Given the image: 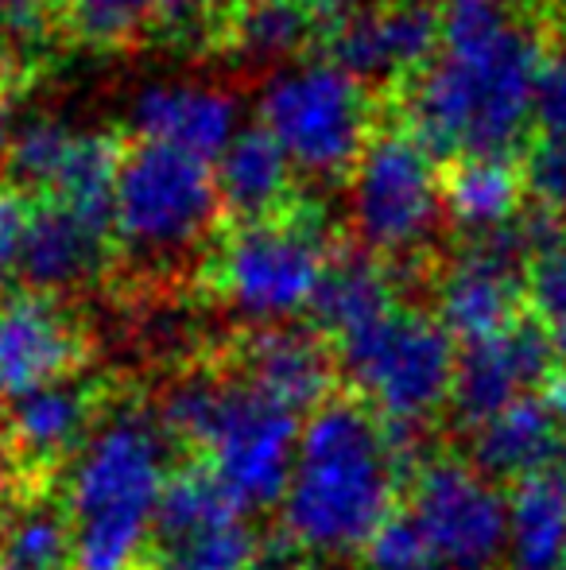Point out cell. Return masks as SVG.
Instances as JSON below:
<instances>
[{"mask_svg": "<svg viewBox=\"0 0 566 570\" xmlns=\"http://www.w3.org/2000/svg\"><path fill=\"white\" fill-rule=\"evenodd\" d=\"M416 570H446L443 563H435V559H427V563L424 567H416Z\"/></svg>", "mask_w": 566, "mask_h": 570, "instance_id": "f35d334b", "label": "cell"}, {"mask_svg": "<svg viewBox=\"0 0 566 570\" xmlns=\"http://www.w3.org/2000/svg\"><path fill=\"white\" fill-rule=\"evenodd\" d=\"M132 125L148 144L218 159L241 132L237 98L202 82H151L132 98Z\"/></svg>", "mask_w": 566, "mask_h": 570, "instance_id": "2e32d148", "label": "cell"}, {"mask_svg": "<svg viewBox=\"0 0 566 570\" xmlns=\"http://www.w3.org/2000/svg\"><path fill=\"white\" fill-rule=\"evenodd\" d=\"M443 51V4L385 0L346 12L330 31V62L357 82L424 75Z\"/></svg>", "mask_w": 566, "mask_h": 570, "instance_id": "4fadbf2b", "label": "cell"}, {"mask_svg": "<svg viewBox=\"0 0 566 570\" xmlns=\"http://www.w3.org/2000/svg\"><path fill=\"white\" fill-rule=\"evenodd\" d=\"M218 0H156V12L163 16L167 23H195L202 20Z\"/></svg>", "mask_w": 566, "mask_h": 570, "instance_id": "e575fe53", "label": "cell"}, {"mask_svg": "<svg viewBox=\"0 0 566 570\" xmlns=\"http://www.w3.org/2000/svg\"><path fill=\"white\" fill-rule=\"evenodd\" d=\"M393 311H396V284L385 264L369 253H346L330 261L307 315L318 326V334L346 342L354 334L377 326Z\"/></svg>", "mask_w": 566, "mask_h": 570, "instance_id": "7402d4cb", "label": "cell"}, {"mask_svg": "<svg viewBox=\"0 0 566 570\" xmlns=\"http://www.w3.org/2000/svg\"><path fill=\"white\" fill-rule=\"evenodd\" d=\"M98 400L86 384H51L16 400L8 412V443L23 465H51L78 454L93 435Z\"/></svg>", "mask_w": 566, "mask_h": 570, "instance_id": "d6986e66", "label": "cell"}, {"mask_svg": "<svg viewBox=\"0 0 566 570\" xmlns=\"http://www.w3.org/2000/svg\"><path fill=\"white\" fill-rule=\"evenodd\" d=\"M109 233H113L109 214L78 210V206L54 203V198L47 206H36L20 279H28L31 292L39 295L90 284L106 268Z\"/></svg>", "mask_w": 566, "mask_h": 570, "instance_id": "e0dca14e", "label": "cell"}, {"mask_svg": "<svg viewBox=\"0 0 566 570\" xmlns=\"http://www.w3.org/2000/svg\"><path fill=\"white\" fill-rule=\"evenodd\" d=\"M12 485H8V478H4V470H0V535H4V528H8V520H12Z\"/></svg>", "mask_w": 566, "mask_h": 570, "instance_id": "8d00e7d4", "label": "cell"}, {"mask_svg": "<svg viewBox=\"0 0 566 570\" xmlns=\"http://www.w3.org/2000/svg\"><path fill=\"white\" fill-rule=\"evenodd\" d=\"M151 548L163 570H257L260 540L206 465L171 473Z\"/></svg>", "mask_w": 566, "mask_h": 570, "instance_id": "8fae6325", "label": "cell"}, {"mask_svg": "<svg viewBox=\"0 0 566 570\" xmlns=\"http://www.w3.org/2000/svg\"><path fill=\"white\" fill-rule=\"evenodd\" d=\"M544 407L552 412V420H555V428H559V439L566 443V373H555V376H547V384H544Z\"/></svg>", "mask_w": 566, "mask_h": 570, "instance_id": "d590c367", "label": "cell"}, {"mask_svg": "<svg viewBox=\"0 0 566 570\" xmlns=\"http://www.w3.org/2000/svg\"><path fill=\"white\" fill-rule=\"evenodd\" d=\"M524 264H532L520 229L505 226L489 237H477L461 256L446 264L435 292V311L443 331L454 342H485L516 326L524 299Z\"/></svg>", "mask_w": 566, "mask_h": 570, "instance_id": "7c38bea8", "label": "cell"}, {"mask_svg": "<svg viewBox=\"0 0 566 570\" xmlns=\"http://www.w3.org/2000/svg\"><path fill=\"white\" fill-rule=\"evenodd\" d=\"M430 559L424 535L411 517H393L369 543H365V567L369 570H416Z\"/></svg>", "mask_w": 566, "mask_h": 570, "instance_id": "4dcf8cb0", "label": "cell"}, {"mask_svg": "<svg viewBox=\"0 0 566 570\" xmlns=\"http://www.w3.org/2000/svg\"><path fill=\"white\" fill-rule=\"evenodd\" d=\"M299 415L260 396L245 381H221L214 407L195 439L206 470L241 509L284 501L299 458Z\"/></svg>", "mask_w": 566, "mask_h": 570, "instance_id": "9c48e42d", "label": "cell"}, {"mask_svg": "<svg viewBox=\"0 0 566 570\" xmlns=\"http://www.w3.org/2000/svg\"><path fill=\"white\" fill-rule=\"evenodd\" d=\"M75 535L67 509L51 501H31L12 512L0 535V570H70Z\"/></svg>", "mask_w": 566, "mask_h": 570, "instance_id": "484cf974", "label": "cell"}, {"mask_svg": "<svg viewBox=\"0 0 566 570\" xmlns=\"http://www.w3.org/2000/svg\"><path fill=\"white\" fill-rule=\"evenodd\" d=\"M524 195V179L505 156H469L458 159L450 179L443 183L446 214L461 229L489 237L516 222Z\"/></svg>", "mask_w": 566, "mask_h": 570, "instance_id": "cb8c5ba5", "label": "cell"}, {"mask_svg": "<svg viewBox=\"0 0 566 570\" xmlns=\"http://www.w3.org/2000/svg\"><path fill=\"white\" fill-rule=\"evenodd\" d=\"M408 517L446 570H497L508 551V497L458 458L419 465Z\"/></svg>", "mask_w": 566, "mask_h": 570, "instance_id": "30bf717a", "label": "cell"}, {"mask_svg": "<svg viewBox=\"0 0 566 570\" xmlns=\"http://www.w3.org/2000/svg\"><path fill=\"white\" fill-rule=\"evenodd\" d=\"M400 478L385 423L361 400H326L302 423L284 493V532L302 551L322 556L365 548L393 520Z\"/></svg>", "mask_w": 566, "mask_h": 570, "instance_id": "7a4b0ae2", "label": "cell"}, {"mask_svg": "<svg viewBox=\"0 0 566 570\" xmlns=\"http://www.w3.org/2000/svg\"><path fill=\"white\" fill-rule=\"evenodd\" d=\"M167 431L140 407H117L70 458V570H137L167 493Z\"/></svg>", "mask_w": 566, "mask_h": 570, "instance_id": "3957f363", "label": "cell"}, {"mask_svg": "<svg viewBox=\"0 0 566 570\" xmlns=\"http://www.w3.org/2000/svg\"><path fill=\"white\" fill-rule=\"evenodd\" d=\"M563 439L552 412L539 396H524L520 404L493 415L485 428L474 431V465L489 481H528L559 465Z\"/></svg>", "mask_w": 566, "mask_h": 570, "instance_id": "44dd1931", "label": "cell"}, {"mask_svg": "<svg viewBox=\"0 0 566 570\" xmlns=\"http://www.w3.org/2000/svg\"><path fill=\"white\" fill-rule=\"evenodd\" d=\"M218 206V183L206 159L143 140L117 175L113 233L143 261H175L214 229Z\"/></svg>", "mask_w": 566, "mask_h": 570, "instance_id": "52a82bcc", "label": "cell"}, {"mask_svg": "<svg viewBox=\"0 0 566 570\" xmlns=\"http://www.w3.org/2000/svg\"><path fill=\"white\" fill-rule=\"evenodd\" d=\"M341 345V368L357 400L393 428H424L450 404L458 350L443 323L419 311H393Z\"/></svg>", "mask_w": 566, "mask_h": 570, "instance_id": "5b68a950", "label": "cell"}, {"mask_svg": "<svg viewBox=\"0 0 566 570\" xmlns=\"http://www.w3.org/2000/svg\"><path fill=\"white\" fill-rule=\"evenodd\" d=\"M446 214L435 156L411 132H377L349 171V226L369 256H411Z\"/></svg>", "mask_w": 566, "mask_h": 570, "instance_id": "ba28073f", "label": "cell"}, {"mask_svg": "<svg viewBox=\"0 0 566 570\" xmlns=\"http://www.w3.org/2000/svg\"><path fill=\"white\" fill-rule=\"evenodd\" d=\"M544 62L539 36L500 0H443V51L408 90L411 136L430 156H505Z\"/></svg>", "mask_w": 566, "mask_h": 570, "instance_id": "6da1fadb", "label": "cell"}, {"mask_svg": "<svg viewBox=\"0 0 566 570\" xmlns=\"http://www.w3.org/2000/svg\"><path fill=\"white\" fill-rule=\"evenodd\" d=\"M151 12H156V0H70L75 31L101 47L132 39Z\"/></svg>", "mask_w": 566, "mask_h": 570, "instance_id": "f1b7e54d", "label": "cell"}, {"mask_svg": "<svg viewBox=\"0 0 566 570\" xmlns=\"http://www.w3.org/2000/svg\"><path fill=\"white\" fill-rule=\"evenodd\" d=\"M82 353V331L54 295L20 292L0 299V400L16 404L62 384Z\"/></svg>", "mask_w": 566, "mask_h": 570, "instance_id": "5bb4252c", "label": "cell"}, {"mask_svg": "<svg viewBox=\"0 0 566 570\" xmlns=\"http://www.w3.org/2000/svg\"><path fill=\"white\" fill-rule=\"evenodd\" d=\"M310 36H315V8L302 0H241L229 20V39L252 62L291 67Z\"/></svg>", "mask_w": 566, "mask_h": 570, "instance_id": "d4e9b609", "label": "cell"}, {"mask_svg": "<svg viewBox=\"0 0 566 570\" xmlns=\"http://www.w3.org/2000/svg\"><path fill=\"white\" fill-rule=\"evenodd\" d=\"M47 28L43 0H0V31L16 43H31Z\"/></svg>", "mask_w": 566, "mask_h": 570, "instance_id": "836d02e7", "label": "cell"}, {"mask_svg": "<svg viewBox=\"0 0 566 570\" xmlns=\"http://www.w3.org/2000/svg\"><path fill=\"white\" fill-rule=\"evenodd\" d=\"M552 361L555 353L536 323H516L493 338L466 345L454 368V420L469 431L485 428L493 415L520 404L528 389L547 376Z\"/></svg>", "mask_w": 566, "mask_h": 570, "instance_id": "9a60e30c", "label": "cell"}, {"mask_svg": "<svg viewBox=\"0 0 566 570\" xmlns=\"http://www.w3.org/2000/svg\"><path fill=\"white\" fill-rule=\"evenodd\" d=\"M245 384L287 412H318L334 389V357L318 334L302 326H260L241 345Z\"/></svg>", "mask_w": 566, "mask_h": 570, "instance_id": "ac0fdd59", "label": "cell"}, {"mask_svg": "<svg viewBox=\"0 0 566 570\" xmlns=\"http://www.w3.org/2000/svg\"><path fill=\"white\" fill-rule=\"evenodd\" d=\"M330 256L315 218H268L237 226L210 264L214 292L234 315L260 326H287L310 311Z\"/></svg>", "mask_w": 566, "mask_h": 570, "instance_id": "8992f818", "label": "cell"}, {"mask_svg": "<svg viewBox=\"0 0 566 570\" xmlns=\"http://www.w3.org/2000/svg\"><path fill=\"white\" fill-rule=\"evenodd\" d=\"M524 295L536 311V326L544 331L547 345L559 361H566V245L539 253L528 264Z\"/></svg>", "mask_w": 566, "mask_h": 570, "instance_id": "83f0119b", "label": "cell"}, {"mask_svg": "<svg viewBox=\"0 0 566 570\" xmlns=\"http://www.w3.org/2000/svg\"><path fill=\"white\" fill-rule=\"evenodd\" d=\"M214 183H218L221 206L237 214L241 226H249V222H268L280 214V206L291 195L295 164L268 128L252 125L241 128L234 144L218 156Z\"/></svg>", "mask_w": 566, "mask_h": 570, "instance_id": "ffe728a7", "label": "cell"}, {"mask_svg": "<svg viewBox=\"0 0 566 570\" xmlns=\"http://www.w3.org/2000/svg\"><path fill=\"white\" fill-rule=\"evenodd\" d=\"M532 120L539 125V136L566 144V55L547 59L544 70H539Z\"/></svg>", "mask_w": 566, "mask_h": 570, "instance_id": "d6a6232c", "label": "cell"}, {"mask_svg": "<svg viewBox=\"0 0 566 570\" xmlns=\"http://www.w3.org/2000/svg\"><path fill=\"white\" fill-rule=\"evenodd\" d=\"M260 128L280 140L295 171L338 179L354 171L369 148V94L365 82L330 59L280 67L260 90Z\"/></svg>", "mask_w": 566, "mask_h": 570, "instance_id": "277c9868", "label": "cell"}, {"mask_svg": "<svg viewBox=\"0 0 566 570\" xmlns=\"http://www.w3.org/2000/svg\"><path fill=\"white\" fill-rule=\"evenodd\" d=\"M31 214H36V206L23 198L20 187H0V292L23 268V245H28Z\"/></svg>", "mask_w": 566, "mask_h": 570, "instance_id": "1f68e13d", "label": "cell"}, {"mask_svg": "<svg viewBox=\"0 0 566 570\" xmlns=\"http://www.w3.org/2000/svg\"><path fill=\"white\" fill-rule=\"evenodd\" d=\"M559 570H566V556H563V567H559Z\"/></svg>", "mask_w": 566, "mask_h": 570, "instance_id": "ab89813d", "label": "cell"}, {"mask_svg": "<svg viewBox=\"0 0 566 570\" xmlns=\"http://www.w3.org/2000/svg\"><path fill=\"white\" fill-rule=\"evenodd\" d=\"M524 190L539 203V210L547 214H566V144L563 140H547L539 136L528 148L520 167Z\"/></svg>", "mask_w": 566, "mask_h": 570, "instance_id": "f546056e", "label": "cell"}, {"mask_svg": "<svg viewBox=\"0 0 566 570\" xmlns=\"http://www.w3.org/2000/svg\"><path fill=\"white\" fill-rule=\"evenodd\" d=\"M302 4H310V8H341V4H349V0H302Z\"/></svg>", "mask_w": 566, "mask_h": 570, "instance_id": "74e56055", "label": "cell"}, {"mask_svg": "<svg viewBox=\"0 0 566 570\" xmlns=\"http://www.w3.org/2000/svg\"><path fill=\"white\" fill-rule=\"evenodd\" d=\"M508 556L516 570H559L566 556V473L547 470L508 497Z\"/></svg>", "mask_w": 566, "mask_h": 570, "instance_id": "603a6c76", "label": "cell"}, {"mask_svg": "<svg viewBox=\"0 0 566 570\" xmlns=\"http://www.w3.org/2000/svg\"><path fill=\"white\" fill-rule=\"evenodd\" d=\"M78 136H82L78 128L62 125V120H51V117L23 120L12 132V140H8V171H12V179L28 190H47V195H54L62 175H67L70 159H75Z\"/></svg>", "mask_w": 566, "mask_h": 570, "instance_id": "4316f807", "label": "cell"}]
</instances>
